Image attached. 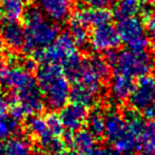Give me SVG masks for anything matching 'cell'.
<instances>
[{
  "mask_svg": "<svg viewBox=\"0 0 155 155\" xmlns=\"http://www.w3.org/2000/svg\"><path fill=\"white\" fill-rule=\"evenodd\" d=\"M36 80L45 104L52 110H61L70 99L71 91L62 68L55 63H42L36 70Z\"/></svg>",
  "mask_w": 155,
  "mask_h": 155,
  "instance_id": "6da1fadb",
  "label": "cell"
},
{
  "mask_svg": "<svg viewBox=\"0 0 155 155\" xmlns=\"http://www.w3.org/2000/svg\"><path fill=\"white\" fill-rule=\"evenodd\" d=\"M23 22L25 29L23 52L31 55L37 49H45L52 45L59 35L57 23L45 18L38 5H29L25 10Z\"/></svg>",
  "mask_w": 155,
  "mask_h": 155,
  "instance_id": "7a4b0ae2",
  "label": "cell"
},
{
  "mask_svg": "<svg viewBox=\"0 0 155 155\" xmlns=\"http://www.w3.org/2000/svg\"><path fill=\"white\" fill-rule=\"evenodd\" d=\"M106 59L114 73H121L133 78H140L148 75L153 68V57L145 52H134L131 50L109 51Z\"/></svg>",
  "mask_w": 155,
  "mask_h": 155,
  "instance_id": "3957f363",
  "label": "cell"
},
{
  "mask_svg": "<svg viewBox=\"0 0 155 155\" xmlns=\"http://www.w3.org/2000/svg\"><path fill=\"white\" fill-rule=\"evenodd\" d=\"M77 48L70 32H63L58 35L56 40L49 47L37 49L33 52L32 57L42 63H55L62 68L70 60L79 55Z\"/></svg>",
  "mask_w": 155,
  "mask_h": 155,
  "instance_id": "277c9868",
  "label": "cell"
},
{
  "mask_svg": "<svg viewBox=\"0 0 155 155\" xmlns=\"http://www.w3.org/2000/svg\"><path fill=\"white\" fill-rule=\"evenodd\" d=\"M116 30L120 41L131 51L145 52L149 47V39L146 33V28L143 21L136 16L118 19Z\"/></svg>",
  "mask_w": 155,
  "mask_h": 155,
  "instance_id": "5b68a950",
  "label": "cell"
},
{
  "mask_svg": "<svg viewBox=\"0 0 155 155\" xmlns=\"http://www.w3.org/2000/svg\"><path fill=\"white\" fill-rule=\"evenodd\" d=\"M8 98L11 104H18L27 115L39 114L45 106V98L37 82L18 92H12Z\"/></svg>",
  "mask_w": 155,
  "mask_h": 155,
  "instance_id": "8992f818",
  "label": "cell"
},
{
  "mask_svg": "<svg viewBox=\"0 0 155 155\" xmlns=\"http://www.w3.org/2000/svg\"><path fill=\"white\" fill-rule=\"evenodd\" d=\"M120 38L117 30L110 22L93 27L90 33V45L95 52H107L116 50L120 45Z\"/></svg>",
  "mask_w": 155,
  "mask_h": 155,
  "instance_id": "52a82bcc",
  "label": "cell"
},
{
  "mask_svg": "<svg viewBox=\"0 0 155 155\" xmlns=\"http://www.w3.org/2000/svg\"><path fill=\"white\" fill-rule=\"evenodd\" d=\"M130 107L141 113L155 104V77L146 75L135 84L134 90L129 97Z\"/></svg>",
  "mask_w": 155,
  "mask_h": 155,
  "instance_id": "ba28073f",
  "label": "cell"
},
{
  "mask_svg": "<svg viewBox=\"0 0 155 155\" xmlns=\"http://www.w3.org/2000/svg\"><path fill=\"white\" fill-rule=\"evenodd\" d=\"M0 38L10 49L14 51H23L25 43V29L18 21L1 20Z\"/></svg>",
  "mask_w": 155,
  "mask_h": 155,
  "instance_id": "9c48e42d",
  "label": "cell"
},
{
  "mask_svg": "<svg viewBox=\"0 0 155 155\" xmlns=\"http://www.w3.org/2000/svg\"><path fill=\"white\" fill-rule=\"evenodd\" d=\"M88 108L76 102L65 104L60 110V118L62 124L68 132H76L82 129L88 118Z\"/></svg>",
  "mask_w": 155,
  "mask_h": 155,
  "instance_id": "30bf717a",
  "label": "cell"
},
{
  "mask_svg": "<svg viewBox=\"0 0 155 155\" xmlns=\"http://www.w3.org/2000/svg\"><path fill=\"white\" fill-rule=\"evenodd\" d=\"M45 15L56 23H62L70 17L74 0H37Z\"/></svg>",
  "mask_w": 155,
  "mask_h": 155,
  "instance_id": "8fae6325",
  "label": "cell"
},
{
  "mask_svg": "<svg viewBox=\"0 0 155 155\" xmlns=\"http://www.w3.org/2000/svg\"><path fill=\"white\" fill-rule=\"evenodd\" d=\"M1 81L12 90V92H18L28 87L32 86L37 82V80L33 77V74L25 70L22 65H14L8 67L5 75L1 79Z\"/></svg>",
  "mask_w": 155,
  "mask_h": 155,
  "instance_id": "7c38bea8",
  "label": "cell"
},
{
  "mask_svg": "<svg viewBox=\"0 0 155 155\" xmlns=\"http://www.w3.org/2000/svg\"><path fill=\"white\" fill-rule=\"evenodd\" d=\"M135 87L134 78L121 73H114L110 79V96L116 102L123 104L129 100Z\"/></svg>",
  "mask_w": 155,
  "mask_h": 155,
  "instance_id": "4fadbf2b",
  "label": "cell"
},
{
  "mask_svg": "<svg viewBox=\"0 0 155 155\" xmlns=\"http://www.w3.org/2000/svg\"><path fill=\"white\" fill-rule=\"evenodd\" d=\"M112 18V14L107 8H81L72 15L71 19L75 20L86 27H96V25H102V23L110 22Z\"/></svg>",
  "mask_w": 155,
  "mask_h": 155,
  "instance_id": "5bb4252c",
  "label": "cell"
},
{
  "mask_svg": "<svg viewBox=\"0 0 155 155\" xmlns=\"http://www.w3.org/2000/svg\"><path fill=\"white\" fill-rule=\"evenodd\" d=\"M101 91L100 89L87 86L81 82H74L70 91V99L72 102H76L89 108L98 101Z\"/></svg>",
  "mask_w": 155,
  "mask_h": 155,
  "instance_id": "9a60e30c",
  "label": "cell"
},
{
  "mask_svg": "<svg viewBox=\"0 0 155 155\" xmlns=\"http://www.w3.org/2000/svg\"><path fill=\"white\" fill-rule=\"evenodd\" d=\"M70 146L73 147L76 152L91 155L97 148V138L88 129H80L72 134Z\"/></svg>",
  "mask_w": 155,
  "mask_h": 155,
  "instance_id": "2e32d148",
  "label": "cell"
},
{
  "mask_svg": "<svg viewBox=\"0 0 155 155\" xmlns=\"http://www.w3.org/2000/svg\"><path fill=\"white\" fill-rule=\"evenodd\" d=\"M25 129H27L28 133L33 138L36 139L38 143L47 139L48 137L52 136L47 127L45 118L41 117L39 114H33L28 117L25 120Z\"/></svg>",
  "mask_w": 155,
  "mask_h": 155,
  "instance_id": "e0dca14e",
  "label": "cell"
},
{
  "mask_svg": "<svg viewBox=\"0 0 155 155\" xmlns=\"http://www.w3.org/2000/svg\"><path fill=\"white\" fill-rule=\"evenodd\" d=\"M0 155H33L30 141L22 137H11L0 146Z\"/></svg>",
  "mask_w": 155,
  "mask_h": 155,
  "instance_id": "ac0fdd59",
  "label": "cell"
},
{
  "mask_svg": "<svg viewBox=\"0 0 155 155\" xmlns=\"http://www.w3.org/2000/svg\"><path fill=\"white\" fill-rule=\"evenodd\" d=\"M87 127L88 130L96 137L100 139L104 137L106 131V113L99 108H95L89 113L87 118Z\"/></svg>",
  "mask_w": 155,
  "mask_h": 155,
  "instance_id": "d6986e66",
  "label": "cell"
},
{
  "mask_svg": "<svg viewBox=\"0 0 155 155\" xmlns=\"http://www.w3.org/2000/svg\"><path fill=\"white\" fill-rule=\"evenodd\" d=\"M25 14L23 3L19 0H1L0 17L2 20L18 21Z\"/></svg>",
  "mask_w": 155,
  "mask_h": 155,
  "instance_id": "ffe728a7",
  "label": "cell"
},
{
  "mask_svg": "<svg viewBox=\"0 0 155 155\" xmlns=\"http://www.w3.org/2000/svg\"><path fill=\"white\" fill-rule=\"evenodd\" d=\"M138 151L143 155H155V120H149L145 124Z\"/></svg>",
  "mask_w": 155,
  "mask_h": 155,
  "instance_id": "44dd1931",
  "label": "cell"
},
{
  "mask_svg": "<svg viewBox=\"0 0 155 155\" xmlns=\"http://www.w3.org/2000/svg\"><path fill=\"white\" fill-rule=\"evenodd\" d=\"M140 5L139 0H116L113 13L117 19L133 17L140 12Z\"/></svg>",
  "mask_w": 155,
  "mask_h": 155,
  "instance_id": "7402d4cb",
  "label": "cell"
},
{
  "mask_svg": "<svg viewBox=\"0 0 155 155\" xmlns=\"http://www.w3.org/2000/svg\"><path fill=\"white\" fill-rule=\"evenodd\" d=\"M47 155H68L67 143L59 136H50L38 143Z\"/></svg>",
  "mask_w": 155,
  "mask_h": 155,
  "instance_id": "603a6c76",
  "label": "cell"
},
{
  "mask_svg": "<svg viewBox=\"0 0 155 155\" xmlns=\"http://www.w3.org/2000/svg\"><path fill=\"white\" fill-rule=\"evenodd\" d=\"M70 34L78 48L84 49L90 45V33L88 31V27L72 19H70Z\"/></svg>",
  "mask_w": 155,
  "mask_h": 155,
  "instance_id": "cb8c5ba5",
  "label": "cell"
},
{
  "mask_svg": "<svg viewBox=\"0 0 155 155\" xmlns=\"http://www.w3.org/2000/svg\"><path fill=\"white\" fill-rule=\"evenodd\" d=\"M19 128L20 123L13 119L10 115L0 116V143L11 138V136L18 132Z\"/></svg>",
  "mask_w": 155,
  "mask_h": 155,
  "instance_id": "d4e9b609",
  "label": "cell"
},
{
  "mask_svg": "<svg viewBox=\"0 0 155 155\" xmlns=\"http://www.w3.org/2000/svg\"><path fill=\"white\" fill-rule=\"evenodd\" d=\"M45 124L50 133L54 136H60L64 133V127L62 124L60 116L55 112L48 113L45 117Z\"/></svg>",
  "mask_w": 155,
  "mask_h": 155,
  "instance_id": "484cf974",
  "label": "cell"
},
{
  "mask_svg": "<svg viewBox=\"0 0 155 155\" xmlns=\"http://www.w3.org/2000/svg\"><path fill=\"white\" fill-rule=\"evenodd\" d=\"M115 0H80L84 5L93 8H107Z\"/></svg>",
  "mask_w": 155,
  "mask_h": 155,
  "instance_id": "4316f807",
  "label": "cell"
},
{
  "mask_svg": "<svg viewBox=\"0 0 155 155\" xmlns=\"http://www.w3.org/2000/svg\"><path fill=\"white\" fill-rule=\"evenodd\" d=\"M146 30L149 36L155 40V8L146 17Z\"/></svg>",
  "mask_w": 155,
  "mask_h": 155,
  "instance_id": "83f0119b",
  "label": "cell"
},
{
  "mask_svg": "<svg viewBox=\"0 0 155 155\" xmlns=\"http://www.w3.org/2000/svg\"><path fill=\"white\" fill-rule=\"evenodd\" d=\"M91 155H121L116 149L113 147H108V146H104V147H98L94 150V152Z\"/></svg>",
  "mask_w": 155,
  "mask_h": 155,
  "instance_id": "f1b7e54d",
  "label": "cell"
},
{
  "mask_svg": "<svg viewBox=\"0 0 155 155\" xmlns=\"http://www.w3.org/2000/svg\"><path fill=\"white\" fill-rule=\"evenodd\" d=\"M10 98L3 94H0V116L6 115V112L10 109Z\"/></svg>",
  "mask_w": 155,
  "mask_h": 155,
  "instance_id": "f546056e",
  "label": "cell"
},
{
  "mask_svg": "<svg viewBox=\"0 0 155 155\" xmlns=\"http://www.w3.org/2000/svg\"><path fill=\"white\" fill-rule=\"evenodd\" d=\"M8 69V65L6 64L4 61H2V60L0 59V80H1L2 78H3V76L5 75Z\"/></svg>",
  "mask_w": 155,
  "mask_h": 155,
  "instance_id": "4dcf8cb0",
  "label": "cell"
},
{
  "mask_svg": "<svg viewBox=\"0 0 155 155\" xmlns=\"http://www.w3.org/2000/svg\"><path fill=\"white\" fill-rule=\"evenodd\" d=\"M141 5H143V8H151L152 6L155 5V0H139Z\"/></svg>",
  "mask_w": 155,
  "mask_h": 155,
  "instance_id": "1f68e13d",
  "label": "cell"
},
{
  "mask_svg": "<svg viewBox=\"0 0 155 155\" xmlns=\"http://www.w3.org/2000/svg\"><path fill=\"white\" fill-rule=\"evenodd\" d=\"M151 55H152V57L155 58V40H154L153 45H152V47H151Z\"/></svg>",
  "mask_w": 155,
  "mask_h": 155,
  "instance_id": "d6a6232c",
  "label": "cell"
},
{
  "mask_svg": "<svg viewBox=\"0 0 155 155\" xmlns=\"http://www.w3.org/2000/svg\"><path fill=\"white\" fill-rule=\"evenodd\" d=\"M69 155H84V154H81V153H79V152H72V153H70Z\"/></svg>",
  "mask_w": 155,
  "mask_h": 155,
  "instance_id": "836d02e7",
  "label": "cell"
},
{
  "mask_svg": "<svg viewBox=\"0 0 155 155\" xmlns=\"http://www.w3.org/2000/svg\"><path fill=\"white\" fill-rule=\"evenodd\" d=\"M19 1L22 2L23 4H25V3H29V2L31 1V0H19Z\"/></svg>",
  "mask_w": 155,
  "mask_h": 155,
  "instance_id": "e575fe53",
  "label": "cell"
},
{
  "mask_svg": "<svg viewBox=\"0 0 155 155\" xmlns=\"http://www.w3.org/2000/svg\"><path fill=\"white\" fill-rule=\"evenodd\" d=\"M154 77H155V69H154Z\"/></svg>",
  "mask_w": 155,
  "mask_h": 155,
  "instance_id": "d590c367",
  "label": "cell"
},
{
  "mask_svg": "<svg viewBox=\"0 0 155 155\" xmlns=\"http://www.w3.org/2000/svg\"><path fill=\"white\" fill-rule=\"evenodd\" d=\"M39 155H41V154H39ZM42 155H47V154H42Z\"/></svg>",
  "mask_w": 155,
  "mask_h": 155,
  "instance_id": "8d00e7d4",
  "label": "cell"
},
{
  "mask_svg": "<svg viewBox=\"0 0 155 155\" xmlns=\"http://www.w3.org/2000/svg\"><path fill=\"white\" fill-rule=\"evenodd\" d=\"M0 3H1V0H0Z\"/></svg>",
  "mask_w": 155,
  "mask_h": 155,
  "instance_id": "74e56055",
  "label": "cell"
}]
</instances>
